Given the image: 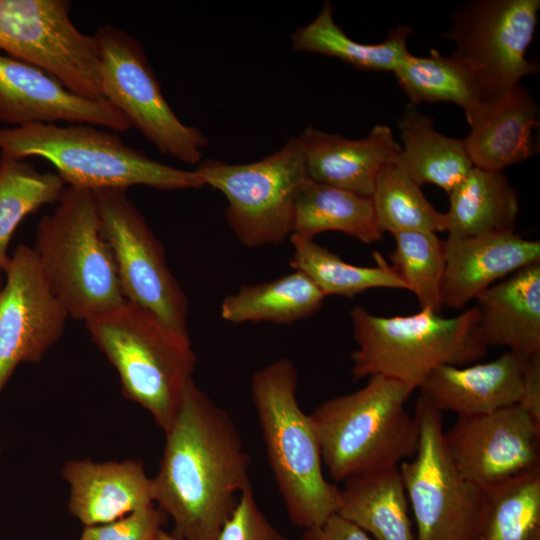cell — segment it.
<instances>
[{
    "label": "cell",
    "instance_id": "obj_32",
    "mask_svg": "<svg viewBox=\"0 0 540 540\" xmlns=\"http://www.w3.org/2000/svg\"><path fill=\"white\" fill-rule=\"evenodd\" d=\"M66 184L57 173H40L21 159L0 154V270L14 231L29 214L58 202Z\"/></svg>",
    "mask_w": 540,
    "mask_h": 540
},
{
    "label": "cell",
    "instance_id": "obj_24",
    "mask_svg": "<svg viewBox=\"0 0 540 540\" xmlns=\"http://www.w3.org/2000/svg\"><path fill=\"white\" fill-rule=\"evenodd\" d=\"M433 123L432 117L409 104L398 122L403 146L393 163L417 185L434 184L449 194L473 165L463 139L437 132Z\"/></svg>",
    "mask_w": 540,
    "mask_h": 540
},
{
    "label": "cell",
    "instance_id": "obj_12",
    "mask_svg": "<svg viewBox=\"0 0 540 540\" xmlns=\"http://www.w3.org/2000/svg\"><path fill=\"white\" fill-rule=\"evenodd\" d=\"M92 192L125 300L188 333V298L167 264L162 244L127 196V189Z\"/></svg>",
    "mask_w": 540,
    "mask_h": 540
},
{
    "label": "cell",
    "instance_id": "obj_5",
    "mask_svg": "<svg viewBox=\"0 0 540 540\" xmlns=\"http://www.w3.org/2000/svg\"><path fill=\"white\" fill-rule=\"evenodd\" d=\"M0 149L16 159H46L66 185L91 191L135 185L159 190L205 187L195 170L158 162L127 145L116 132L89 124L38 123L0 128Z\"/></svg>",
    "mask_w": 540,
    "mask_h": 540
},
{
    "label": "cell",
    "instance_id": "obj_34",
    "mask_svg": "<svg viewBox=\"0 0 540 540\" xmlns=\"http://www.w3.org/2000/svg\"><path fill=\"white\" fill-rule=\"evenodd\" d=\"M395 248L389 254L399 274L419 303L420 309L440 313L445 272V246L437 233L410 231L393 234Z\"/></svg>",
    "mask_w": 540,
    "mask_h": 540
},
{
    "label": "cell",
    "instance_id": "obj_27",
    "mask_svg": "<svg viewBox=\"0 0 540 540\" xmlns=\"http://www.w3.org/2000/svg\"><path fill=\"white\" fill-rule=\"evenodd\" d=\"M324 299L320 289L304 273L295 270L271 281L243 285L223 299L220 315L233 324L289 325L316 314Z\"/></svg>",
    "mask_w": 540,
    "mask_h": 540
},
{
    "label": "cell",
    "instance_id": "obj_21",
    "mask_svg": "<svg viewBox=\"0 0 540 540\" xmlns=\"http://www.w3.org/2000/svg\"><path fill=\"white\" fill-rule=\"evenodd\" d=\"M298 139L309 178L369 198L381 168L401 151L386 125L353 140L308 126Z\"/></svg>",
    "mask_w": 540,
    "mask_h": 540
},
{
    "label": "cell",
    "instance_id": "obj_38",
    "mask_svg": "<svg viewBox=\"0 0 540 540\" xmlns=\"http://www.w3.org/2000/svg\"><path fill=\"white\" fill-rule=\"evenodd\" d=\"M518 404L540 426V353L526 358L522 395Z\"/></svg>",
    "mask_w": 540,
    "mask_h": 540
},
{
    "label": "cell",
    "instance_id": "obj_25",
    "mask_svg": "<svg viewBox=\"0 0 540 540\" xmlns=\"http://www.w3.org/2000/svg\"><path fill=\"white\" fill-rule=\"evenodd\" d=\"M448 196V239L515 231L519 199L503 172L473 167Z\"/></svg>",
    "mask_w": 540,
    "mask_h": 540
},
{
    "label": "cell",
    "instance_id": "obj_17",
    "mask_svg": "<svg viewBox=\"0 0 540 540\" xmlns=\"http://www.w3.org/2000/svg\"><path fill=\"white\" fill-rule=\"evenodd\" d=\"M442 305L461 309L516 271L540 263V242L515 232L446 239Z\"/></svg>",
    "mask_w": 540,
    "mask_h": 540
},
{
    "label": "cell",
    "instance_id": "obj_35",
    "mask_svg": "<svg viewBox=\"0 0 540 540\" xmlns=\"http://www.w3.org/2000/svg\"><path fill=\"white\" fill-rule=\"evenodd\" d=\"M167 515L155 504L109 523L84 527L79 540H156Z\"/></svg>",
    "mask_w": 540,
    "mask_h": 540
},
{
    "label": "cell",
    "instance_id": "obj_16",
    "mask_svg": "<svg viewBox=\"0 0 540 540\" xmlns=\"http://www.w3.org/2000/svg\"><path fill=\"white\" fill-rule=\"evenodd\" d=\"M60 121L116 133L132 127L108 101L76 95L40 68L0 53V122L21 127Z\"/></svg>",
    "mask_w": 540,
    "mask_h": 540
},
{
    "label": "cell",
    "instance_id": "obj_37",
    "mask_svg": "<svg viewBox=\"0 0 540 540\" xmlns=\"http://www.w3.org/2000/svg\"><path fill=\"white\" fill-rule=\"evenodd\" d=\"M302 540H371V538L364 530L336 513L323 524L304 530Z\"/></svg>",
    "mask_w": 540,
    "mask_h": 540
},
{
    "label": "cell",
    "instance_id": "obj_33",
    "mask_svg": "<svg viewBox=\"0 0 540 540\" xmlns=\"http://www.w3.org/2000/svg\"><path fill=\"white\" fill-rule=\"evenodd\" d=\"M370 198L383 233H437L447 229L446 214L437 211L420 186L393 162L381 168Z\"/></svg>",
    "mask_w": 540,
    "mask_h": 540
},
{
    "label": "cell",
    "instance_id": "obj_7",
    "mask_svg": "<svg viewBox=\"0 0 540 540\" xmlns=\"http://www.w3.org/2000/svg\"><path fill=\"white\" fill-rule=\"evenodd\" d=\"M57 203L40 219L33 248L69 317L86 322L126 300L93 192L66 186Z\"/></svg>",
    "mask_w": 540,
    "mask_h": 540
},
{
    "label": "cell",
    "instance_id": "obj_28",
    "mask_svg": "<svg viewBox=\"0 0 540 540\" xmlns=\"http://www.w3.org/2000/svg\"><path fill=\"white\" fill-rule=\"evenodd\" d=\"M333 12V5L326 1L312 22L292 34V48L335 57L365 71L394 72L410 54L407 39L411 27L399 25L389 30L383 42L365 44L351 39L335 22Z\"/></svg>",
    "mask_w": 540,
    "mask_h": 540
},
{
    "label": "cell",
    "instance_id": "obj_36",
    "mask_svg": "<svg viewBox=\"0 0 540 540\" xmlns=\"http://www.w3.org/2000/svg\"><path fill=\"white\" fill-rule=\"evenodd\" d=\"M218 540H289L260 510L252 487L245 490Z\"/></svg>",
    "mask_w": 540,
    "mask_h": 540
},
{
    "label": "cell",
    "instance_id": "obj_4",
    "mask_svg": "<svg viewBox=\"0 0 540 540\" xmlns=\"http://www.w3.org/2000/svg\"><path fill=\"white\" fill-rule=\"evenodd\" d=\"M85 327L117 371L123 396L168 430L196 366L189 333L129 301L86 321Z\"/></svg>",
    "mask_w": 540,
    "mask_h": 540
},
{
    "label": "cell",
    "instance_id": "obj_29",
    "mask_svg": "<svg viewBox=\"0 0 540 540\" xmlns=\"http://www.w3.org/2000/svg\"><path fill=\"white\" fill-rule=\"evenodd\" d=\"M290 241L293 247L291 267L304 273L325 297L353 298L374 288L408 290L399 274L377 251L373 252L377 265L365 267L344 261L314 239L291 235Z\"/></svg>",
    "mask_w": 540,
    "mask_h": 540
},
{
    "label": "cell",
    "instance_id": "obj_8",
    "mask_svg": "<svg viewBox=\"0 0 540 540\" xmlns=\"http://www.w3.org/2000/svg\"><path fill=\"white\" fill-rule=\"evenodd\" d=\"M195 171L225 196L227 223L244 246H277L291 236L296 196L309 177L298 137L252 163L208 159Z\"/></svg>",
    "mask_w": 540,
    "mask_h": 540
},
{
    "label": "cell",
    "instance_id": "obj_9",
    "mask_svg": "<svg viewBox=\"0 0 540 540\" xmlns=\"http://www.w3.org/2000/svg\"><path fill=\"white\" fill-rule=\"evenodd\" d=\"M419 443L398 468L416 523V540H475L484 510V491L458 469L446 446L441 412L418 399Z\"/></svg>",
    "mask_w": 540,
    "mask_h": 540
},
{
    "label": "cell",
    "instance_id": "obj_10",
    "mask_svg": "<svg viewBox=\"0 0 540 540\" xmlns=\"http://www.w3.org/2000/svg\"><path fill=\"white\" fill-rule=\"evenodd\" d=\"M93 35L104 99L123 113L161 154L198 165L208 139L200 129L184 124L174 113L141 43L110 24L98 27Z\"/></svg>",
    "mask_w": 540,
    "mask_h": 540
},
{
    "label": "cell",
    "instance_id": "obj_1",
    "mask_svg": "<svg viewBox=\"0 0 540 540\" xmlns=\"http://www.w3.org/2000/svg\"><path fill=\"white\" fill-rule=\"evenodd\" d=\"M154 504L181 540H218L240 495L251 488L250 458L226 410L192 378L165 432Z\"/></svg>",
    "mask_w": 540,
    "mask_h": 540
},
{
    "label": "cell",
    "instance_id": "obj_2",
    "mask_svg": "<svg viewBox=\"0 0 540 540\" xmlns=\"http://www.w3.org/2000/svg\"><path fill=\"white\" fill-rule=\"evenodd\" d=\"M298 372L288 358L256 370L250 392L269 465L289 520L304 530L323 524L340 506V489L323 473L319 441L297 400Z\"/></svg>",
    "mask_w": 540,
    "mask_h": 540
},
{
    "label": "cell",
    "instance_id": "obj_26",
    "mask_svg": "<svg viewBox=\"0 0 540 540\" xmlns=\"http://www.w3.org/2000/svg\"><path fill=\"white\" fill-rule=\"evenodd\" d=\"M326 231L341 232L364 244L383 236L371 198L308 177L296 196L291 235L314 239Z\"/></svg>",
    "mask_w": 540,
    "mask_h": 540
},
{
    "label": "cell",
    "instance_id": "obj_3",
    "mask_svg": "<svg viewBox=\"0 0 540 540\" xmlns=\"http://www.w3.org/2000/svg\"><path fill=\"white\" fill-rule=\"evenodd\" d=\"M415 389L373 375L362 388L328 399L309 414L323 464L335 481L398 467L415 455L419 425L405 408Z\"/></svg>",
    "mask_w": 540,
    "mask_h": 540
},
{
    "label": "cell",
    "instance_id": "obj_22",
    "mask_svg": "<svg viewBox=\"0 0 540 540\" xmlns=\"http://www.w3.org/2000/svg\"><path fill=\"white\" fill-rule=\"evenodd\" d=\"M476 301L487 347L503 346L525 356L540 353V263L497 282Z\"/></svg>",
    "mask_w": 540,
    "mask_h": 540
},
{
    "label": "cell",
    "instance_id": "obj_39",
    "mask_svg": "<svg viewBox=\"0 0 540 540\" xmlns=\"http://www.w3.org/2000/svg\"><path fill=\"white\" fill-rule=\"evenodd\" d=\"M156 540H181L175 537L173 534H169L163 529L159 532Z\"/></svg>",
    "mask_w": 540,
    "mask_h": 540
},
{
    "label": "cell",
    "instance_id": "obj_14",
    "mask_svg": "<svg viewBox=\"0 0 540 540\" xmlns=\"http://www.w3.org/2000/svg\"><path fill=\"white\" fill-rule=\"evenodd\" d=\"M0 290V394L21 363H37L60 339L69 315L47 282L33 247H16Z\"/></svg>",
    "mask_w": 540,
    "mask_h": 540
},
{
    "label": "cell",
    "instance_id": "obj_11",
    "mask_svg": "<svg viewBox=\"0 0 540 540\" xmlns=\"http://www.w3.org/2000/svg\"><path fill=\"white\" fill-rule=\"evenodd\" d=\"M68 0H0V52L52 75L76 95L105 100L94 35L70 18Z\"/></svg>",
    "mask_w": 540,
    "mask_h": 540
},
{
    "label": "cell",
    "instance_id": "obj_23",
    "mask_svg": "<svg viewBox=\"0 0 540 540\" xmlns=\"http://www.w3.org/2000/svg\"><path fill=\"white\" fill-rule=\"evenodd\" d=\"M398 467L352 476L340 489L337 514L377 540H416Z\"/></svg>",
    "mask_w": 540,
    "mask_h": 540
},
{
    "label": "cell",
    "instance_id": "obj_19",
    "mask_svg": "<svg viewBox=\"0 0 540 540\" xmlns=\"http://www.w3.org/2000/svg\"><path fill=\"white\" fill-rule=\"evenodd\" d=\"M538 106L520 84L483 98L463 139L473 167L500 171L536 153Z\"/></svg>",
    "mask_w": 540,
    "mask_h": 540
},
{
    "label": "cell",
    "instance_id": "obj_18",
    "mask_svg": "<svg viewBox=\"0 0 540 540\" xmlns=\"http://www.w3.org/2000/svg\"><path fill=\"white\" fill-rule=\"evenodd\" d=\"M61 476L70 487L68 510L84 527L109 523L154 504L152 478L139 460H69Z\"/></svg>",
    "mask_w": 540,
    "mask_h": 540
},
{
    "label": "cell",
    "instance_id": "obj_30",
    "mask_svg": "<svg viewBox=\"0 0 540 540\" xmlns=\"http://www.w3.org/2000/svg\"><path fill=\"white\" fill-rule=\"evenodd\" d=\"M393 73L413 106L451 102L463 109L468 121L483 100L472 72L455 57H444L435 49L426 57L410 53Z\"/></svg>",
    "mask_w": 540,
    "mask_h": 540
},
{
    "label": "cell",
    "instance_id": "obj_40",
    "mask_svg": "<svg viewBox=\"0 0 540 540\" xmlns=\"http://www.w3.org/2000/svg\"><path fill=\"white\" fill-rule=\"evenodd\" d=\"M1 270H0V290H1Z\"/></svg>",
    "mask_w": 540,
    "mask_h": 540
},
{
    "label": "cell",
    "instance_id": "obj_20",
    "mask_svg": "<svg viewBox=\"0 0 540 540\" xmlns=\"http://www.w3.org/2000/svg\"><path fill=\"white\" fill-rule=\"evenodd\" d=\"M526 358L507 351L485 363L440 366L418 389L440 412L458 416L490 413L519 403Z\"/></svg>",
    "mask_w": 540,
    "mask_h": 540
},
{
    "label": "cell",
    "instance_id": "obj_13",
    "mask_svg": "<svg viewBox=\"0 0 540 540\" xmlns=\"http://www.w3.org/2000/svg\"><path fill=\"white\" fill-rule=\"evenodd\" d=\"M539 9V0H477L455 13L446 34L456 45L452 56L472 72L483 98L539 72L526 57Z\"/></svg>",
    "mask_w": 540,
    "mask_h": 540
},
{
    "label": "cell",
    "instance_id": "obj_31",
    "mask_svg": "<svg viewBox=\"0 0 540 540\" xmlns=\"http://www.w3.org/2000/svg\"><path fill=\"white\" fill-rule=\"evenodd\" d=\"M475 540H540V469L484 491Z\"/></svg>",
    "mask_w": 540,
    "mask_h": 540
},
{
    "label": "cell",
    "instance_id": "obj_6",
    "mask_svg": "<svg viewBox=\"0 0 540 540\" xmlns=\"http://www.w3.org/2000/svg\"><path fill=\"white\" fill-rule=\"evenodd\" d=\"M357 348L351 375L390 377L419 388L444 365L464 366L487 355L476 307L453 317L420 309L406 316H379L357 305L350 310Z\"/></svg>",
    "mask_w": 540,
    "mask_h": 540
},
{
    "label": "cell",
    "instance_id": "obj_15",
    "mask_svg": "<svg viewBox=\"0 0 540 540\" xmlns=\"http://www.w3.org/2000/svg\"><path fill=\"white\" fill-rule=\"evenodd\" d=\"M444 438L460 472L483 491L540 469V426L519 404L458 416Z\"/></svg>",
    "mask_w": 540,
    "mask_h": 540
}]
</instances>
